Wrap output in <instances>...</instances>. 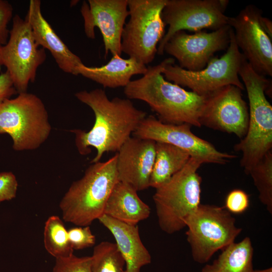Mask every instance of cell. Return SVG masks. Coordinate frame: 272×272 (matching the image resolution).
<instances>
[{"label": "cell", "mask_w": 272, "mask_h": 272, "mask_svg": "<svg viewBox=\"0 0 272 272\" xmlns=\"http://www.w3.org/2000/svg\"><path fill=\"white\" fill-rule=\"evenodd\" d=\"M156 142L130 137L117 154L116 168L119 181L137 191L150 187L155 158Z\"/></svg>", "instance_id": "e0dca14e"}, {"label": "cell", "mask_w": 272, "mask_h": 272, "mask_svg": "<svg viewBox=\"0 0 272 272\" xmlns=\"http://www.w3.org/2000/svg\"><path fill=\"white\" fill-rule=\"evenodd\" d=\"M260 22L264 31L267 33L270 38H272L271 21L270 20V19L262 16L260 17Z\"/></svg>", "instance_id": "d6a6232c"}, {"label": "cell", "mask_w": 272, "mask_h": 272, "mask_svg": "<svg viewBox=\"0 0 272 272\" xmlns=\"http://www.w3.org/2000/svg\"><path fill=\"white\" fill-rule=\"evenodd\" d=\"M228 3L227 0H166L161 17L169 27L159 43L157 53L164 54L165 44L177 31H214L228 25L229 17L225 14Z\"/></svg>", "instance_id": "8fae6325"}, {"label": "cell", "mask_w": 272, "mask_h": 272, "mask_svg": "<svg viewBox=\"0 0 272 272\" xmlns=\"http://www.w3.org/2000/svg\"><path fill=\"white\" fill-rule=\"evenodd\" d=\"M18 94L11 78L7 72L0 74V104L5 100Z\"/></svg>", "instance_id": "1f68e13d"}, {"label": "cell", "mask_w": 272, "mask_h": 272, "mask_svg": "<svg viewBox=\"0 0 272 272\" xmlns=\"http://www.w3.org/2000/svg\"><path fill=\"white\" fill-rule=\"evenodd\" d=\"M249 104L247 133L234 150L242 152L240 165L246 174L272 148V106L265 96L271 83L243 58L239 70Z\"/></svg>", "instance_id": "277c9868"}, {"label": "cell", "mask_w": 272, "mask_h": 272, "mask_svg": "<svg viewBox=\"0 0 272 272\" xmlns=\"http://www.w3.org/2000/svg\"><path fill=\"white\" fill-rule=\"evenodd\" d=\"M99 221L111 233L125 262V272H140L150 264L151 256L140 238L137 225L127 224L102 215Z\"/></svg>", "instance_id": "d6986e66"}, {"label": "cell", "mask_w": 272, "mask_h": 272, "mask_svg": "<svg viewBox=\"0 0 272 272\" xmlns=\"http://www.w3.org/2000/svg\"><path fill=\"white\" fill-rule=\"evenodd\" d=\"M18 186L16 177L12 172L0 173V203L15 198Z\"/></svg>", "instance_id": "f546056e"}, {"label": "cell", "mask_w": 272, "mask_h": 272, "mask_svg": "<svg viewBox=\"0 0 272 272\" xmlns=\"http://www.w3.org/2000/svg\"><path fill=\"white\" fill-rule=\"evenodd\" d=\"M244 56L239 49L232 28L226 53L220 58L213 57L206 66L198 71H190L174 64L175 59H165L162 74L167 81L186 87L200 95H207L228 85L245 89L239 76V70Z\"/></svg>", "instance_id": "52a82bcc"}, {"label": "cell", "mask_w": 272, "mask_h": 272, "mask_svg": "<svg viewBox=\"0 0 272 272\" xmlns=\"http://www.w3.org/2000/svg\"><path fill=\"white\" fill-rule=\"evenodd\" d=\"M187 240L196 262H207L219 250L234 242L242 229L223 207L200 204L186 219Z\"/></svg>", "instance_id": "ba28073f"}, {"label": "cell", "mask_w": 272, "mask_h": 272, "mask_svg": "<svg viewBox=\"0 0 272 272\" xmlns=\"http://www.w3.org/2000/svg\"><path fill=\"white\" fill-rule=\"evenodd\" d=\"M249 197L247 193L240 189L231 190L226 195L224 207L230 214H241L249 206Z\"/></svg>", "instance_id": "f1b7e54d"}, {"label": "cell", "mask_w": 272, "mask_h": 272, "mask_svg": "<svg viewBox=\"0 0 272 272\" xmlns=\"http://www.w3.org/2000/svg\"><path fill=\"white\" fill-rule=\"evenodd\" d=\"M117 154L105 162H97L83 176L72 183L59 202L63 220L78 226H87L103 214L107 200L119 181Z\"/></svg>", "instance_id": "3957f363"}, {"label": "cell", "mask_w": 272, "mask_h": 272, "mask_svg": "<svg viewBox=\"0 0 272 272\" xmlns=\"http://www.w3.org/2000/svg\"><path fill=\"white\" fill-rule=\"evenodd\" d=\"M188 124L165 123L152 115L146 116L133 133L134 137L170 144L181 148L203 163L225 164L236 155L218 151L211 143L191 130Z\"/></svg>", "instance_id": "7c38bea8"}, {"label": "cell", "mask_w": 272, "mask_h": 272, "mask_svg": "<svg viewBox=\"0 0 272 272\" xmlns=\"http://www.w3.org/2000/svg\"><path fill=\"white\" fill-rule=\"evenodd\" d=\"M166 0H127L129 19L121 37V51L146 65L153 61L165 34L161 17Z\"/></svg>", "instance_id": "9c48e42d"}, {"label": "cell", "mask_w": 272, "mask_h": 272, "mask_svg": "<svg viewBox=\"0 0 272 272\" xmlns=\"http://www.w3.org/2000/svg\"><path fill=\"white\" fill-rule=\"evenodd\" d=\"M75 96L90 107L95 115L90 130H71L80 154H89L91 147L96 149L91 164L100 161L105 153L118 152L147 116L146 112L137 109L130 100L119 97L110 100L102 89L81 91Z\"/></svg>", "instance_id": "6da1fadb"}, {"label": "cell", "mask_w": 272, "mask_h": 272, "mask_svg": "<svg viewBox=\"0 0 272 272\" xmlns=\"http://www.w3.org/2000/svg\"><path fill=\"white\" fill-rule=\"evenodd\" d=\"M155 152L150 187L156 189L168 182L182 169L191 157L185 150L161 142H156Z\"/></svg>", "instance_id": "7402d4cb"}, {"label": "cell", "mask_w": 272, "mask_h": 272, "mask_svg": "<svg viewBox=\"0 0 272 272\" xmlns=\"http://www.w3.org/2000/svg\"><path fill=\"white\" fill-rule=\"evenodd\" d=\"M91 258L92 272H125V261L114 243L100 242L95 246Z\"/></svg>", "instance_id": "484cf974"}, {"label": "cell", "mask_w": 272, "mask_h": 272, "mask_svg": "<svg viewBox=\"0 0 272 272\" xmlns=\"http://www.w3.org/2000/svg\"><path fill=\"white\" fill-rule=\"evenodd\" d=\"M241 91L228 85L207 95L199 119L201 126L233 133L242 139L248 129L249 111Z\"/></svg>", "instance_id": "9a60e30c"}, {"label": "cell", "mask_w": 272, "mask_h": 272, "mask_svg": "<svg viewBox=\"0 0 272 272\" xmlns=\"http://www.w3.org/2000/svg\"><path fill=\"white\" fill-rule=\"evenodd\" d=\"M46 58L45 49L36 43L29 23L15 15L8 41L0 45V70L6 67L18 94L27 92Z\"/></svg>", "instance_id": "30bf717a"}, {"label": "cell", "mask_w": 272, "mask_h": 272, "mask_svg": "<svg viewBox=\"0 0 272 272\" xmlns=\"http://www.w3.org/2000/svg\"><path fill=\"white\" fill-rule=\"evenodd\" d=\"M68 237L73 250L83 249L94 245L95 236L89 226H79L71 228L67 231Z\"/></svg>", "instance_id": "83f0119b"}, {"label": "cell", "mask_w": 272, "mask_h": 272, "mask_svg": "<svg viewBox=\"0 0 272 272\" xmlns=\"http://www.w3.org/2000/svg\"><path fill=\"white\" fill-rule=\"evenodd\" d=\"M147 67L135 59H124L112 55L110 60L101 66H88L84 63L77 68V75L102 85L104 88L125 87L136 75H144Z\"/></svg>", "instance_id": "ffe728a7"}, {"label": "cell", "mask_w": 272, "mask_h": 272, "mask_svg": "<svg viewBox=\"0 0 272 272\" xmlns=\"http://www.w3.org/2000/svg\"><path fill=\"white\" fill-rule=\"evenodd\" d=\"M13 18V8L7 1L0 0V45L8 41L10 30L8 25Z\"/></svg>", "instance_id": "4dcf8cb0"}, {"label": "cell", "mask_w": 272, "mask_h": 272, "mask_svg": "<svg viewBox=\"0 0 272 272\" xmlns=\"http://www.w3.org/2000/svg\"><path fill=\"white\" fill-rule=\"evenodd\" d=\"M25 19L30 24L37 44L50 52L58 67L65 73L77 76V68L83 62L69 48L44 18L40 1H30Z\"/></svg>", "instance_id": "ac0fdd59"}, {"label": "cell", "mask_w": 272, "mask_h": 272, "mask_svg": "<svg viewBox=\"0 0 272 272\" xmlns=\"http://www.w3.org/2000/svg\"><path fill=\"white\" fill-rule=\"evenodd\" d=\"M203 163L190 157L184 167L162 186L153 196L159 226L172 234L185 226L187 218L200 204L201 177L197 172Z\"/></svg>", "instance_id": "5b68a950"}, {"label": "cell", "mask_w": 272, "mask_h": 272, "mask_svg": "<svg viewBox=\"0 0 272 272\" xmlns=\"http://www.w3.org/2000/svg\"><path fill=\"white\" fill-rule=\"evenodd\" d=\"M231 28L226 25L211 32L200 31L192 34L177 31L165 44L163 52L176 58L181 68L200 71L216 52L228 47Z\"/></svg>", "instance_id": "5bb4252c"}, {"label": "cell", "mask_w": 272, "mask_h": 272, "mask_svg": "<svg viewBox=\"0 0 272 272\" xmlns=\"http://www.w3.org/2000/svg\"><path fill=\"white\" fill-rule=\"evenodd\" d=\"M252 272H272L271 267L263 269H253Z\"/></svg>", "instance_id": "836d02e7"}, {"label": "cell", "mask_w": 272, "mask_h": 272, "mask_svg": "<svg viewBox=\"0 0 272 272\" xmlns=\"http://www.w3.org/2000/svg\"><path fill=\"white\" fill-rule=\"evenodd\" d=\"M253 248L250 238L233 242L222 249L211 264H206L201 272H252Z\"/></svg>", "instance_id": "603a6c76"}, {"label": "cell", "mask_w": 272, "mask_h": 272, "mask_svg": "<svg viewBox=\"0 0 272 272\" xmlns=\"http://www.w3.org/2000/svg\"><path fill=\"white\" fill-rule=\"evenodd\" d=\"M259 192L260 202L272 214V151L268 152L249 171Z\"/></svg>", "instance_id": "d4e9b609"}, {"label": "cell", "mask_w": 272, "mask_h": 272, "mask_svg": "<svg viewBox=\"0 0 272 272\" xmlns=\"http://www.w3.org/2000/svg\"><path fill=\"white\" fill-rule=\"evenodd\" d=\"M81 13L86 36L95 38L94 28L100 30L106 56H121V37L125 20L129 13L127 0H88L83 3Z\"/></svg>", "instance_id": "2e32d148"}, {"label": "cell", "mask_w": 272, "mask_h": 272, "mask_svg": "<svg viewBox=\"0 0 272 272\" xmlns=\"http://www.w3.org/2000/svg\"><path fill=\"white\" fill-rule=\"evenodd\" d=\"M262 11L248 5L235 17H229L228 25L234 31L235 41L248 62L258 74L272 76L271 38L262 28Z\"/></svg>", "instance_id": "4fadbf2b"}, {"label": "cell", "mask_w": 272, "mask_h": 272, "mask_svg": "<svg viewBox=\"0 0 272 272\" xmlns=\"http://www.w3.org/2000/svg\"><path fill=\"white\" fill-rule=\"evenodd\" d=\"M91 263V256L78 257L72 254L55 258L52 272H92Z\"/></svg>", "instance_id": "4316f807"}, {"label": "cell", "mask_w": 272, "mask_h": 272, "mask_svg": "<svg viewBox=\"0 0 272 272\" xmlns=\"http://www.w3.org/2000/svg\"><path fill=\"white\" fill-rule=\"evenodd\" d=\"M165 63V59L157 65L148 66L143 77L131 81L124 88V94L129 100L146 102L163 123L200 127L207 95L186 91L165 80L162 74Z\"/></svg>", "instance_id": "7a4b0ae2"}, {"label": "cell", "mask_w": 272, "mask_h": 272, "mask_svg": "<svg viewBox=\"0 0 272 272\" xmlns=\"http://www.w3.org/2000/svg\"><path fill=\"white\" fill-rule=\"evenodd\" d=\"M44 244L46 251L55 258L73 254L67 231L62 220L55 215L49 217L45 223Z\"/></svg>", "instance_id": "cb8c5ba5"}, {"label": "cell", "mask_w": 272, "mask_h": 272, "mask_svg": "<svg viewBox=\"0 0 272 272\" xmlns=\"http://www.w3.org/2000/svg\"><path fill=\"white\" fill-rule=\"evenodd\" d=\"M137 192L128 184L118 181L107 200L103 214L131 225L147 219L151 209Z\"/></svg>", "instance_id": "44dd1931"}, {"label": "cell", "mask_w": 272, "mask_h": 272, "mask_svg": "<svg viewBox=\"0 0 272 272\" xmlns=\"http://www.w3.org/2000/svg\"><path fill=\"white\" fill-rule=\"evenodd\" d=\"M51 130L47 111L36 95L19 94L0 104V134L7 133L11 137L15 151L38 148Z\"/></svg>", "instance_id": "8992f818"}]
</instances>
